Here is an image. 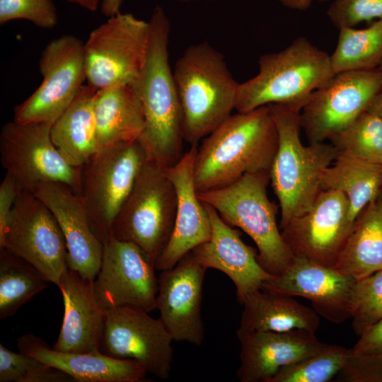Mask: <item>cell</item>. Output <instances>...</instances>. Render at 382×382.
<instances>
[{
    "instance_id": "obj_22",
    "label": "cell",
    "mask_w": 382,
    "mask_h": 382,
    "mask_svg": "<svg viewBox=\"0 0 382 382\" xmlns=\"http://www.w3.org/2000/svg\"><path fill=\"white\" fill-rule=\"evenodd\" d=\"M204 204L211 220L212 236L191 252L207 270H218L231 279L238 301L242 303L273 275L261 266L257 253L243 242L238 231L226 223L213 207Z\"/></svg>"
},
{
    "instance_id": "obj_28",
    "label": "cell",
    "mask_w": 382,
    "mask_h": 382,
    "mask_svg": "<svg viewBox=\"0 0 382 382\" xmlns=\"http://www.w3.org/2000/svg\"><path fill=\"white\" fill-rule=\"evenodd\" d=\"M333 268L359 280L382 270V193L356 219Z\"/></svg>"
},
{
    "instance_id": "obj_27",
    "label": "cell",
    "mask_w": 382,
    "mask_h": 382,
    "mask_svg": "<svg viewBox=\"0 0 382 382\" xmlns=\"http://www.w3.org/2000/svg\"><path fill=\"white\" fill-rule=\"evenodd\" d=\"M97 90L83 85L69 108L53 122L52 140L64 158L81 167L99 149L94 115Z\"/></svg>"
},
{
    "instance_id": "obj_44",
    "label": "cell",
    "mask_w": 382,
    "mask_h": 382,
    "mask_svg": "<svg viewBox=\"0 0 382 382\" xmlns=\"http://www.w3.org/2000/svg\"><path fill=\"white\" fill-rule=\"evenodd\" d=\"M368 110L382 120V90L374 98Z\"/></svg>"
},
{
    "instance_id": "obj_2",
    "label": "cell",
    "mask_w": 382,
    "mask_h": 382,
    "mask_svg": "<svg viewBox=\"0 0 382 382\" xmlns=\"http://www.w3.org/2000/svg\"><path fill=\"white\" fill-rule=\"evenodd\" d=\"M277 146V130L268 105L231 114L197 147V192L226 187L248 173L270 172Z\"/></svg>"
},
{
    "instance_id": "obj_13",
    "label": "cell",
    "mask_w": 382,
    "mask_h": 382,
    "mask_svg": "<svg viewBox=\"0 0 382 382\" xmlns=\"http://www.w3.org/2000/svg\"><path fill=\"white\" fill-rule=\"evenodd\" d=\"M1 248H6L39 270L57 286L69 268L60 226L49 208L32 191L21 188Z\"/></svg>"
},
{
    "instance_id": "obj_1",
    "label": "cell",
    "mask_w": 382,
    "mask_h": 382,
    "mask_svg": "<svg viewBox=\"0 0 382 382\" xmlns=\"http://www.w3.org/2000/svg\"><path fill=\"white\" fill-rule=\"evenodd\" d=\"M149 22L147 53L134 81L144 120L138 140L147 161L165 169L185 153L183 115L169 63L170 23L161 6L155 7Z\"/></svg>"
},
{
    "instance_id": "obj_4",
    "label": "cell",
    "mask_w": 382,
    "mask_h": 382,
    "mask_svg": "<svg viewBox=\"0 0 382 382\" xmlns=\"http://www.w3.org/2000/svg\"><path fill=\"white\" fill-rule=\"evenodd\" d=\"M173 74L185 141L197 144L232 114L240 83L233 79L224 55L207 42L188 47Z\"/></svg>"
},
{
    "instance_id": "obj_5",
    "label": "cell",
    "mask_w": 382,
    "mask_h": 382,
    "mask_svg": "<svg viewBox=\"0 0 382 382\" xmlns=\"http://www.w3.org/2000/svg\"><path fill=\"white\" fill-rule=\"evenodd\" d=\"M258 64V73L239 84L237 112L274 103H306L335 74L330 55L304 37L279 52L260 56Z\"/></svg>"
},
{
    "instance_id": "obj_9",
    "label": "cell",
    "mask_w": 382,
    "mask_h": 382,
    "mask_svg": "<svg viewBox=\"0 0 382 382\" xmlns=\"http://www.w3.org/2000/svg\"><path fill=\"white\" fill-rule=\"evenodd\" d=\"M149 21L119 13L98 26L83 43L87 84L98 91L133 83L144 65Z\"/></svg>"
},
{
    "instance_id": "obj_15",
    "label": "cell",
    "mask_w": 382,
    "mask_h": 382,
    "mask_svg": "<svg viewBox=\"0 0 382 382\" xmlns=\"http://www.w3.org/2000/svg\"><path fill=\"white\" fill-rule=\"evenodd\" d=\"M173 339L160 318L131 306L106 310L99 350L110 357L134 360L147 372L168 379L173 359Z\"/></svg>"
},
{
    "instance_id": "obj_20",
    "label": "cell",
    "mask_w": 382,
    "mask_h": 382,
    "mask_svg": "<svg viewBox=\"0 0 382 382\" xmlns=\"http://www.w3.org/2000/svg\"><path fill=\"white\" fill-rule=\"evenodd\" d=\"M32 191L52 212L65 238L68 267L94 281L103 244L93 233L81 196L60 183H42Z\"/></svg>"
},
{
    "instance_id": "obj_24",
    "label": "cell",
    "mask_w": 382,
    "mask_h": 382,
    "mask_svg": "<svg viewBox=\"0 0 382 382\" xmlns=\"http://www.w3.org/2000/svg\"><path fill=\"white\" fill-rule=\"evenodd\" d=\"M17 347L20 352L64 371L76 382H141L146 381L148 373L134 360L114 358L100 350L83 353L55 350L32 334L21 336Z\"/></svg>"
},
{
    "instance_id": "obj_43",
    "label": "cell",
    "mask_w": 382,
    "mask_h": 382,
    "mask_svg": "<svg viewBox=\"0 0 382 382\" xmlns=\"http://www.w3.org/2000/svg\"><path fill=\"white\" fill-rule=\"evenodd\" d=\"M285 6L296 9L305 10L308 8L313 0H279Z\"/></svg>"
},
{
    "instance_id": "obj_26",
    "label": "cell",
    "mask_w": 382,
    "mask_h": 382,
    "mask_svg": "<svg viewBox=\"0 0 382 382\" xmlns=\"http://www.w3.org/2000/svg\"><path fill=\"white\" fill-rule=\"evenodd\" d=\"M292 297L262 289L252 293L242 303L239 328L277 332L304 330L316 333L320 323L318 314Z\"/></svg>"
},
{
    "instance_id": "obj_33",
    "label": "cell",
    "mask_w": 382,
    "mask_h": 382,
    "mask_svg": "<svg viewBox=\"0 0 382 382\" xmlns=\"http://www.w3.org/2000/svg\"><path fill=\"white\" fill-rule=\"evenodd\" d=\"M352 349L328 345L318 352L279 370L270 382H328L345 366Z\"/></svg>"
},
{
    "instance_id": "obj_23",
    "label": "cell",
    "mask_w": 382,
    "mask_h": 382,
    "mask_svg": "<svg viewBox=\"0 0 382 382\" xmlns=\"http://www.w3.org/2000/svg\"><path fill=\"white\" fill-rule=\"evenodd\" d=\"M58 287L64 311L62 328L52 348L74 353L99 350L105 311L97 300L93 281L68 268Z\"/></svg>"
},
{
    "instance_id": "obj_31",
    "label": "cell",
    "mask_w": 382,
    "mask_h": 382,
    "mask_svg": "<svg viewBox=\"0 0 382 382\" xmlns=\"http://www.w3.org/2000/svg\"><path fill=\"white\" fill-rule=\"evenodd\" d=\"M337 44L330 55L334 74L378 68L382 61V20L363 29L339 28Z\"/></svg>"
},
{
    "instance_id": "obj_12",
    "label": "cell",
    "mask_w": 382,
    "mask_h": 382,
    "mask_svg": "<svg viewBox=\"0 0 382 382\" xmlns=\"http://www.w3.org/2000/svg\"><path fill=\"white\" fill-rule=\"evenodd\" d=\"M39 69L42 81L14 108L16 122H54L69 108L86 80L83 42L71 35L51 40L42 52Z\"/></svg>"
},
{
    "instance_id": "obj_47",
    "label": "cell",
    "mask_w": 382,
    "mask_h": 382,
    "mask_svg": "<svg viewBox=\"0 0 382 382\" xmlns=\"http://www.w3.org/2000/svg\"><path fill=\"white\" fill-rule=\"evenodd\" d=\"M319 1H328V0H318Z\"/></svg>"
},
{
    "instance_id": "obj_6",
    "label": "cell",
    "mask_w": 382,
    "mask_h": 382,
    "mask_svg": "<svg viewBox=\"0 0 382 382\" xmlns=\"http://www.w3.org/2000/svg\"><path fill=\"white\" fill-rule=\"evenodd\" d=\"M270 172L248 173L226 187L197 192L231 226L247 233L258 250L261 266L270 274L282 273L294 255L277 224V209L267 195Z\"/></svg>"
},
{
    "instance_id": "obj_41",
    "label": "cell",
    "mask_w": 382,
    "mask_h": 382,
    "mask_svg": "<svg viewBox=\"0 0 382 382\" xmlns=\"http://www.w3.org/2000/svg\"><path fill=\"white\" fill-rule=\"evenodd\" d=\"M122 1L123 0H102L100 4L102 13L107 17H111L120 13Z\"/></svg>"
},
{
    "instance_id": "obj_16",
    "label": "cell",
    "mask_w": 382,
    "mask_h": 382,
    "mask_svg": "<svg viewBox=\"0 0 382 382\" xmlns=\"http://www.w3.org/2000/svg\"><path fill=\"white\" fill-rule=\"evenodd\" d=\"M354 223L346 195L322 190L311 207L281 229L294 257L333 267Z\"/></svg>"
},
{
    "instance_id": "obj_8",
    "label": "cell",
    "mask_w": 382,
    "mask_h": 382,
    "mask_svg": "<svg viewBox=\"0 0 382 382\" xmlns=\"http://www.w3.org/2000/svg\"><path fill=\"white\" fill-rule=\"evenodd\" d=\"M176 205L175 190L164 169L146 161L110 236L136 244L156 262L173 232Z\"/></svg>"
},
{
    "instance_id": "obj_37",
    "label": "cell",
    "mask_w": 382,
    "mask_h": 382,
    "mask_svg": "<svg viewBox=\"0 0 382 382\" xmlns=\"http://www.w3.org/2000/svg\"><path fill=\"white\" fill-rule=\"evenodd\" d=\"M339 29L373 19L382 20V0H335L327 12Z\"/></svg>"
},
{
    "instance_id": "obj_45",
    "label": "cell",
    "mask_w": 382,
    "mask_h": 382,
    "mask_svg": "<svg viewBox=\"0 0 382 382\" xmlns=\"http://www.w3.org/2000/svg\"><path fill=\"white\" fill-rule=\"evenodd\" d=\"M181 1H198V0H179ZM204 1H211V0H204Z\"/></svg>"
},
{
    "instance_id": "obj_42",
    "label": "cell",
    "mask_w": 382,
    "mask_h": 382,
    "mask_svg": "<svg viewBox=\"0 0 382 382\" xmlns=\"http://www.w3.org/2000/svg\"><path fill=\"white\" fill-rule=\"evenodd\" d=\"M69 3L78 5L88 11L94 12L98 10L102 0H66Z\"/></svg>"
},
{
    "instance_id": "obj_25",
    "label": "cell",
    "mask_w": 382,
    "mask_h": 382,
    "mask_svg": "<svg viewBox=\"0 0 382 382\" xmlns=\"http://www.w3.org/2000/svg\"><path fill=\"white\" fill-rule=\"evenodd\" d=\"M94 115L99 149L139 139L144 120L134 81L97 91Z\"/></svg>"
},
{
    "instance_id": "obj_29",
    "label": "cell",
    "mask_w": 382,
    "mask_h": 382,
    "mask_svg": "<svg viewBox=\"0 0 382 382\" xmlns=\"http://www.w3.org/2000/svg\"><path fill=\"white\" fill-rule=\"evenodd\" d=\"M320 189L344 193L349 203L350 219L354 223L363 209L381 193L382 166L337 154L323 176Z\"/></svg>"
},
{
    "instance_id": "obj_32",
    "label": "cell",
    "mask_w": 382,
    "mask_h": 382,
    "mask_svg": "<svg viewBox=\"0 0 382 382\" xmlns=\"http://www.w3.org/2000/svg\"><path fill=\"white\" fill-rule=\"evenodd\" d=\"M330 141L337 154L382 166V120L369 110Z\"/></svg>"
},
{
    "instance_id": "obj_38",
    "label": "cell",
    "mask_w": 382,
    "mask_h": 382,
    "mask_svg": "<svg viewBox=\"0 0 382 382\" xmlns=\"http://www.w3.org/2000/svg\"><path fill=\"white\" fill-rule=\"evenodd\" d=\"M336 382H382V355H352L335 378Z\"/></svg>"
},
{
    "instance_id": "obj_34",
    "label": "cell",
    "mask_w": 382,
    "mask_h": 382,
    "mask_svg": "<svg viewBox=\"0 0 382 382\" xmlns=\"http://www.w3.org/2000/svg\"><path fill=\"white\" fill-rule=\"evenodd\" d=\"M71 376L39 359L0 345V382H70Z\"/></svg>"
},
{
    "instance_id": "obj_46",
    "label": "cell",
    "mask_w": 382,
    "mask_h": 382,
    "mask_svg": "<svg viewBox=\"0 0 382 382\" xmlns=\"http://www.w3.org/2000/svg\"><path fill=\"white\" fill-rule=\"evenodd\" d=\"M378 69L381 70V71L382 72V61H381V63L380 64V66H378Z\"/></svg>"
},
{
    "instance_id": "obj_14",
    "label": "cell",
    "mask_w": 382,
    "mask_h": 382,
    "mask_svg": "<svg viewBox=\"0 0 382 382\" xmlns=\"http://www.w3.org/2000/svg\"><path fill=\"white\" fill-rule=\"evenodd\" d=\"M103 244L100 267L93 281L102 308L131 306L148 313L154 310L158 284L155 262L132 242L110 236Z\"/></svg>"
},
{
    "instance_id": "obj_39",
    "label": "cell",
    "mask_w": 382,
    "mask_h": 382,
    "mask_svg": "<svg viewBox=\"0 0 382 382\" xmlns=\"http://www.w3.org/2000/svg\"><path fill=\"white\" fill-rule=\"evenodd\" d=\"M21 188L16 179L6 173L0 185V247L4 243L11 212Z\"/></svg>"
},
{
    "instance_id": "obj_3",
    "label": "cell",
    "mask_w": 382,
    "mask_h": 382,
    "mask_svg": "<svg viewBox=\"0 0 382 382\" xmlns=\"http://www.w3.org/2000/svg\"><path fill=\"white\" fill-rule=\"evenodd\" d=\"M305 104L268 105L278 134L270 175L280 207V229L311 207L321 191L325 170L337 156L331 143L303 144L301 112Z\"/></svg>"
},
{
    "instance_id": "obj_36",
    "label": "cell",
    "mask_w": 382,
    "mask_h": 382,
    "mask_svg": "<svg viewBox=\"0 0 382 382\" xmlns=\"http://www.w3.org/2000/svg\"><path fill=\"white\" fill-rule=\"evenodd\" d=\"M17 19L44 29L53 28L58 21L53 0H0V24Z\"/></svg>"
},
{
    "instance_id": "obj_19",
    "label": "cell",
    "mask_w": 382,
    "mask_h": 382,
    "mask_svg": "<svg viewBox=\"0 0 382 382\" xmlns=\"http://www.w3.org/2000/svg\"><path fill=\"white\" fill-rule=\"evenodd\" d=\"M197 151V144L191 145L175 164L164 169L174 185L177 205L173 230L155 262L156 270L173 267L185 255L211 238L210 217L205 204L198 197L194 182Z\"/></svg>"
},
{
    "instance_id": "obj_35",
    "label": "cell",
    "mask_w": 382,
    "mask_h": 382,
    "mask_svg": "<svg viewBox=\"0 0 382 382\" xmlns=\"http://www.w3.org/2000/svg\"><path fill=\"white\" fill-rule=\"evenodd\" d=\"M350 318L358 336L382 318V270L355 282L351 296Z\"/></svg>"
},
{
    "instance_id": "obj_40",
    "label": "cell",
    "mask_w": 382,
    "mask_h": 382,
    "mask_svg": "<svg viewBox=\"0 0 382 382\" xmlns=\"http://www.w3.org/2000/svg\"><path fill=\"white\" fill-rule=\"evenodd\" d=\"M352 352L354 355H382V318L359 336Z\"/></svg>"
},
{
    "instance_id": "obj_10",
    "label": "cell",
    "mask_w": 382,
    "mask_h": 382,
    "mask_svg": "<svg viewBox=\"0 0 382 382\" xmlns=\"http://www.w3.org/2000/svg\"><path fill=\"white\" fill-rule=\"evenodd\" d=\"M53 122L6 123L0 133L1 161L21 188L42 183L65 184L79 195L81 167L70 165L51 138Z\"/></svg>"
},
{
    "instance_id": "obj_30",
    "label": "cell",
    "mask_w": 382,
    "mask_h": 382,
    "mask_svg": "<svg viewBox=\"0 0 382 382\" xmlns=\"http://www.w3.org/2000/svg\"><path fill=\"white\" fill-rule=\"evenodd\" d=\"M49 281L28 261L0 249V318L14 315L33 297L47 288Z\"/></svg>"
},
{
    "instance_id": "obj_11",
    "label": "cell",
    "mask_w": 382,
    "mask_h": 382,
    "mask_svg": "<svg viewBox=\"0 0 382 382\" xmlns=\"http://www.w3.org/2000/svg\"><path fill=\"white\" fill-rule=\"evenodd\" d=\"M382 90L378 68L335 74L313 91L301 112L309 143L323 142L345 129L366 111Z\"/></svg>"
},
{
    "instance_id": "obj_17",
    "label": "cell",
    "mask_w": 382,
    "mask_h": 382,
    "mask_svg": "<svg viewBox=\"0 0 382 382\" xmlns=\"http://www.w3.org/2000/svg\"><path fill=\"white\" fill-rule=\"evenodd\" d=\"M206 270L190 252L173 267L161 271L156 308L173 341L197 346L203 342L202 301Z\"/></svg>"
},
{
    "instance_id": "obj_21",
    "label": "cell",
    "mask_w": 382,
    "mask_h": 382,
    "mask_svg": "<svg viewBox=\"0 0 382 382\" xmlns=\"http://www.w3.org/2000/svg\"><path fill=\"white\" fill-rule=\"evenodd\" d=\"M241 345L236 375L241 382H270L282 368L296 363L321 349L316 333L304 330L254 331L238 328Z\"/></svg>"
},
{
    "instance_id": "obj_18",
    "label": "cell",
    "mask_w": 382,
    "mask_h": 382,
    "mask_svg": "<svg viewBox=\"0 0 382 382\" xmlns=\"http://www.w3.org/2000/svg\"><path fill=\"white\" fill-rule=\"evenodd\" d=\"M356 282L333 267L295 257L286 270L267 279L262 289L306 298L318 314L340 323L350 318L351 296Z\"/></svg>"
},
{
    "instance_id": "obj_7",
    "label": "cell",
    "mask_w": 382,
    "mask_h": 382,
    "mask_svg": "<svg viewBox=\"0 0 382 382\" xmlns=\"http://www.w3.org/2000/svg\"><path fill=\"white\" fill-rule=\"evenodd\" d=\"M147 161L139 140L101 148L81 167L80 191L91 228L103 241Z\"/></svg>"
}]
</instances>
